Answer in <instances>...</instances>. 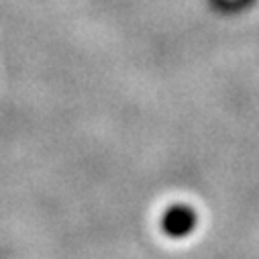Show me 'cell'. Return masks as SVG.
Listing matches in <instances>:
<instances>
[{
	"label": "cell",
	"mask_w": 259,
	"mask_h": 259,
	"mask_svg": "<svg viewBox=\"0 0 259 259\" xmlns=\"http://www.w3.org/2000/svg\"><path fill=\"white\" fill-rule=\"evenodd\" d=\"M196 227V212L188 204H174L165 210L163 219H161V229L167 237L174 239H182L186 235H190Z\"/></svg>",
	"instance_id": "1"
}]
</instances>
